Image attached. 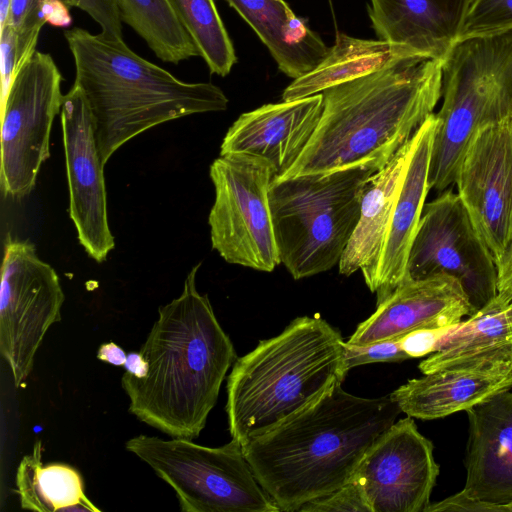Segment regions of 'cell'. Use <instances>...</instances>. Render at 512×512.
Listing matches in <instances>:
<instances>
[{
    "mask_svg": "<svg viewBox=\"0 0 512 512\" xmlns=\"http://www.w3.org/2000/svg\"><path fill=\"white\" fill-rule=\"evenodd\" d=\"M341 384L242 445L257 481L280 511H299L347 483L402 412L390 395L363 398Z\"/></svg>",
    "mask_w": 512,
    "mask_h": 512,
    "instance_id": "6da1fadb",
    "label": "cell"
},
{
    "mask_svg": "<svg viewBox=\"0 0 512 512\" xmlns=\"http://www.w3.org/2000/svg\"><path fill=\"white\" fill-rule=\"evenodd\" d=\"M198 263L179 297L159 307L139 352L149 363L143 378L125 372L129 412L171 437L194 439L204 429L228 369L236 360L229 336L206 294L196 287Z\"/></svg>",
    "mask_w": 512,
    "mask_h": 512,
    "instance_id": "7a4b0ae2",
    "label": "cell"
},
{
    "mask_svg": "<svg viewBox=\"0 0 512 512\" xmlns=\"http://www.w3.org/2000/svg\"><path fill=\"white\" fill-rule=\"evenodd\" d=\"M443 61L410 58L322 92L318 125L281 177L383 168L442 97Z\"/></svg>",
    "mask_w": 512,
    "mask_h": 512,
    "instance_id": "3957f363",
    "label": "cell"
},
{
    "mask_svg": "<svg viewBox=\"0 0 512 512\" xmlns=\"http://www.w3.org/2000/svg\"><path fill=\"white\" fill-rule=\"evenodd\" d=\"M64 37L75 81L89 105L102 163L124 143L159 124L224 111L229 100L210 82H184L131 50L123 39L75 27Z\"/></svg>",
    "mask_w": 512,
    "mask_h": 512,
    "instance_id": "277c9868",
    "label": "cell"
},
{
    "mask_svg": "<svg viewBox=\"0 0 512 512\" xmlns=\"http://www.w3.org/2000/svg\"><path fill=\"white\" fill-rule=\"evenodd\" d=\"M340 332L320 317H298L237 358L227 379L226 413L241 445L308 408L342 383Z\"/></svg>",
    "mask_w": 512,
    "mask_h": 512,
    "instance_id": "5b68a950",
    "label": "cell"
},
{
    "mask_svg": "<svg viewBox=\"0 0 512 512\" xmlns=\"http://www.w3.org/2000/svg\"><path fill=\"white\" fill-rule=\"evenodd\" d=\"M442 97L428 173L436 191L455 182L479 130L512 121V30L458 41L442 64Z\"/></svg>",
    "mask_w": 512,
    "mask_h": 512,
    "instance_id": "8992f818",
    "label": "cell"
},
{
    "mask_svg": "<svg viewBox=\"0 0 512 512\" xmlns=\"http://www.w3.org/2000/svg\"><path fill=\"white\" fill-rule=\"evenodd\" d=\"M375 172L353 167L273 179L269 201L275 240L280 261L295 280L339 264Z\"/></svg>",
    "mask_w": 512,
    "mask_h": 512,
    "instance_id": "52a82bcc",
    "label": "cell"
},
{
    "mask_svg": "<svg viewBox=\"0 0 512 512\" xmlns=\"http://www.w3.org/2000/svg\"><path fill=\"white\" fill-rule=\"evenodd\" d=\"M125 447L176 493L184 512H279L257 481L242 445L206 447L187 438L138 435Z\"/></svg>",
    "mask_w": 512,
    "mask_h": 512,
    "instance_id": "ba28073f",
    "label": "cell"
},
{
    "mask_svg": "<svg viewBox=\"0 0 512 512\" xmlns=\"http://www.w3.org/2000/svg\"><path fill=\"white\" fill-rule=\"evenodd\" d=\"M209 174L212 248L230 264L272 272L281 263L269 201L274 168L264 158L229 153L213 161Z\"/></svg>",
    "mask_w": 512,
    "mask_h": 512,
    "instance_id": "9c48e42d",
    "label": "cell"
},
{
    "mask_svg": "<svg viewBox=\"0 0 512 512\" xmlns=\"http://www.w3.org/2000/svg\"><path fill=\"white\" fill-rule=\"evenodd\" d=\"M61 81L52 56L37 50L13 76L1 105L0 183L7 198L28 196L50 156L51 127L64 99Z\"/></svg>",
    "mask_w": 512,
    "mask_h": 512,
    "instance_id": "30bf717a",
    "label": "cell"
},
{
    "mask_svg": "<svg viewBox=\"0 0 512 512\" xmlns=\"http://www.w3.org/2000/svg\"><path fill=\"white\" fill-rule=\"evenodd\" d=\"M65 296L56 271L33 244L8 237L0 283V352L14 386L22 387L50 326L61 319Z\"/></svg>",
    "mask_w": 512,
    "mask_h": 512,
    "instance_id": "8fae6325",
    "label": "cell"
},
{
    "mask_svg": "<svg viewBox=\"0 0 512 512\" xmlns=\"http://www.w3.org/2000/svg\"><path fill=\"white\" fill-rule=\"evenodd\" d=\"M456 279L475 312L498 295V269L461 198L443 191L425 204L412 243L405 279Z\"/></svg>",
    "mask_w": 512,
    "mask_h": 512,
    "instance_id": "7c38bea8",
    "label": "cell"
},
{
    "mask_svg": "<svg viewBox=\"0 0 512 512\" xmlns=\"http://www.w3.org/2000/svg\"><path fill=\"white\" fill-rule=\"evenodd\" d=\"M438 474L433 444L407 416L369 448L351 479L371 512H424Z\"/></svg>",
    "mask_w": 512,
    "mask_h": 512,
    "instance_id": "4fadbf2b",
    "label": "cell"
},
{
    "mask_svg": "<svg viewBox=\"0 0 512 512\" xmlns=\"http://www.w3.org/2000/svg\"><path fill=\"white\" fill-rule=\"evenodd\" d=\"M454 183L498 269L512 248V121L474 135Z\"/></svg>",
    "mask_w": 512,
    "mask_h": 512,
    "instance_id": "5bb4252c",
    "label": "cell"
},
{
    "mask_svg": "<svg viewBox=\"0 0 512 512\" xmlns=\"http://www.w3.org/2000/svg\"><path fill=\"white\" fill-rule=\"evenodd\" d=\"M61 125L69 189V214L80 244L97 262L114 249L107 197L93 120L82 89L73 84L64 95Z\"/></svg>",
    "mask_w": 512,
    "mask_h": 512,
    "instance_id": "9a60e30c",
    "label": "cell"
},
{
    "mask_svg": "<svg viewBox=\"0 0 512 512\" xmlns=\"http://www.w3.org/2000/svg\"><path fill=\"white\" fill-rule=\"evenodd\" d=\"M474 313L460 283L450 276L404 279L346 343L366 345L418 329L450 327Z\"/></svg>",
    "mask_w": 512,
    "mask_h": 512,
    "instance_id": "2e32d148",
    "label": "cell"
},
{
    "mask_svg": "<svg viewBox=\"0 0 512 512\" xmlns=\"http://www.w3.org/2000/svg\"><path fill=\"white\" fill-rule=\"evenodd\" d=\"M323 110L322 93L270 103L241 114L223 138L220 155L249 154L267 160L284 175L310 141Z\"/></svg>",
    "mask_w": 512,
    "mask_h": 512,
    "instance_id": "e0dca14e",
    "label": "cell"
},
{
    "mask_svg": "<svg viewBox=\"0 0 512 512\" xmlns=\"http://www.w3.org/2000/svg\"><path fill=\"white\" fill-rule=\"evenodd\" d=\"M466 412L467 477L460 493L507 512L512 503V392H499Z\"/></svg>",
    "mask_w": 512,
    "mask_h": 512,
    "instance_id": "ac0fdd59",
    "label": "cell"
},
{
    "mask_svg": "<svg viewBox=\"0 0 512 512\" xmlns=\"http://www.w3.org/2000/svg\"><path fill=\"white\" fill-rule=\"evenodd\" d=\"M436 125L432 113L414 133V146L387 229L372 289L377 304L405 279L407 261L428 194L431 147Z\"/></svg>",
    "mask_w": 512,
    "mask_h": 512,
    "instance_id": "d6986e66",
    "label": "cell"
},
{
    "mask_svg": "<svg viewBox=\"0 0 512 512\" xmlns=\"http://www.w3.org/2000/svg\"><path fill=\"white\" fill-rule=\"evenodd\" d=\"M470 0H370L379 39L405 45L425 59L444 61L459 41Z\"/></svg>",
    "mask_w": 512,
    "mask_h": 512,
    "instance_id": "ffe728a7",
    "label": "cell"
},
{
    "mask_svg": "<svg viewBox=\"0 0 512 512\" xmlns=\"http://www.w3.org/2000/svg\"><path fill=\"white\" fill-rule=\"evenodd\" d=\"M511 388L512 364L446 368L409 380L390 397L407 416L433 420L466 411Z\"/></svg>",
    "mask_w": 512,
    "mask_h": 512,
    "instance_id": "44dd1931",
    "label": "cell"
},
{
    "mask_svg": "<svg viewBox=\"0 0 512 512\" xmlns=\"http://www.w3.org/2000/svg\"><path fill=\"white\" fill-rule=\"evenodd\" d=\"M512 364V304L498 296L468 319L449 327L435 352L419 364L423 374L446 368Z\"/></svg>",
    "mask_w": 512,
    "mask_h": 512,
    "instance_id": "7402d4cb",
    "label": "cell"
},
{
    "mask_svg": "<svg viewBox=\"0 0 512 512\" xmlns=\"http://www.w3.org/2000/svg\"><path fill=\"white\" fill-rule=\"evenodd\" d=\"M414 135L369 179L355 231L338 264L339 273L361 271L372 289L393 207L414 146Z\"/></svg>",
    "mask_w": 512,
    "mask_h": 512,
    "instance_id": "603a6c76",
    "label": "cell"
},
{
    "mask_svg": "<svg viewBox=\"0 0 512 512\" xmlns=\"http://www.w3.org/2000/svg\"><path fill=\"white\" fill-rule=\"evenodd\" d=\"M292 80L312 70L329 47L284 0H226Z\"/></svg>",
    "mask_w": 512,
    "mask_h": 512,
    "instance_id": "cb8c5ba5",
    "label": "cell"
},
{
    "mask_svg": "<svg viewBox=\"0 0 512 512\" xmlns=\"http://www.w3.org/2000/svg\"><path fill=\"white\" fill-rule=\"evenodd\" d=\"M410 58L422 57L405 45L337 32L334 44L324 58L312 70L292 80L284 89L282 100L319 94Z\"/></svg>",
    "mask_w": 512,
    "mask_h": 512,
    "instance_id": "d4e9b609",
    "label": "cell"
},
{
    "mask_svg": "<svg viewBox=\"0 0 512 512\" xmlns=\"http://www.w3.org/2000/svg\"><path fill=\"white\" fill-rule=\"evenodd\" d=\"M42 451V442L38 440L17 468L16 487L21 508L38 512H101L85 494L80 472L64 463L44 465Z\"/></svg>",
    "mask_w": 512,
    "mask_h": 512,
    "instance_id": "484cf974",
    "label": "cell"
},
{
    "mask_svg": "<svg viewBox=\"0 0 512 512\" xmlns=\"http://www.w3.org/2000/svg\"><path fill=\"white\" fill-rule=\"evenodd\" d=\"M122 22L128 24L155 55L178 64L199 56L194 41L168 0H115Z\"/></svg>",
    "mask_w": 512,
    "mask_h": 512,
    "instance_id": "4316f807",
    "label": "cell"
},
{
    "mask_svg": "<svg viewBox=\"0 0 512 512\" xmlns=\"http://www.w3.org/2000/svg\"><path fill=\"white\" fill-rule=\"evenodd\" d=\"M211 73L226 76L237 61L213 0H168Z\"/></svg>",
    "mask_w": 512,
    "mask_h": 512,
    "instance_id": "83f0119b",
    "label": "cell"
},
{
    "mask_svg": "<svg viewBox=\"0 0 512 512\" xmlns=\"http://www.w3.org/2000/svg\"><path fill=\"white\" fill-rule=\"evenodd\" d=\"M44 2L45 0H10L5 24L10 25L16 34L14 75L36 51L40 31L46 24L41 17Z\"/></svg>",
    "mask_w": 512,
    "mask_h": 512,
    "instance_id": "f1b7e54d",
    "label": "cell"
},
{
    "mask_svg": "<svg viewBox=\"0 0 512 512\" xmlns=\"http://www.w3.org/2000/svg\"><path fill=\"white\" fill-rule=\"evenodd\" d=\"M512 30V0H470L460 40Z\"/></svg>",
    "mask_w": 512,
    "mask_h": 512,
    "instance_id": "f546056e",
    "label": "cell"
},
{
    "mask_svg": "<svg viewBox=\"0 0 512 512\" xmlns=\"http://www.w3.org/2000/svg\"><path fill=\"white\" fill-rule=\"evenodd\" d=\"M402 349L400 338H392L366 345H344L346 372L355 366L376 362H400L409 359Z\"/></svg>",
    "mask_w": 512,
    "mask_h": 512,
    "instance_id": "4dcf8cb0",
    "label": "cell"
},
{
    "mask_svg": "<svg viewBox=\"0 0 512 512\" xmlns=\"http://www.w3.org/2000/svg\"><path fill=\"white\" fill-rule=\"evenodd\" d=\"M301 512H371L360 487L350 480L332 493L302 506Z\"/></svg>",
    "mask_w": 512,
    "mask_h": 512,
    "instance_id": "1f68e13d",
    "label": "cell"
},
{
    "mask_svg": "<svg viewBox=\"0 0 512 512\" xmlns=\"http://www.w3.org/2000/svg\"><path fill=\"white\" fill-rule=\"evenodd\" d=\"M69 7H75L87 13L101 28L103 35L122 38V20L115 0H64Z\"/></svg>",
    "mask_w": 512,
    "mask_h": 512,
    "instance_id": "d6a6232c",
    "label": "cell"
},
{
    "mask_svg": "<svg viewBox=\"0 0 512 512\" xmlns=\"http://www.w3.org/2000/svg\"><path fill=\"white\" fill-rule=\"evenodd\" d=\"M16 34L5 24L0 28L1 105L10 89L15 71Z\"/></svg>",
    "mask_w": 512,
    "mask_h": 512,
    "instance_id": "836d02e7",
    "label": "cell"
},
{
    "mask_svg": "<svg viewBox=\"0 0 512 512\" xmlns=\"http://www.w3.org/2000/svg\"><path fill=\"white\" fill-rule=\"evenodd\" d=\"M448 329L449 327L414 330L400 338L401 347L410 358L432 354Z\"/></svg>",
    "mask_w": 512,
    "mask_h": 512,
    "instance_id": "e575fe53",
    "label": "cell"
},
{
    "mask_svg": "<svg viewBox=\"0 0 512 512\" xmlns=\"http://www.w3.org/2000/svg\"><path fill=\"white\" fill-rule=\"evenodd\" d=\"M501 512L500 508L485 502L476 501L458 492L440 502L429 504L424 512Z\"/></svg>",
    "mask_w": 512,
    "mask_h": 512,
    "instance_id": "d590c367",
    "label": "cell"
},
{
    "mask_svg": "<svg viewBox=\"0 0 512 512\" xmlns=\"http://www.w3.org/2000/svg\"><path fill=\"white\" fill-rule=\"evenodd\" d=\"M97 359L112 364L114 366H123L127 354L126 352L114 342H107L100 345L97 351Z\"/></svg>",
    "mask_w": 512,
    "mask_h": 512,
    "instance_id": "8d00e7d4",
    "label": "cell"
},
{
    "mask_svg": "<svg viewBox=\"0 0 512 512\" xmlns=\"http://www.w3.org/2000/svg\"><path fill=\"white\" fill-rule=\"evenodd\" d=\"M504 302L512 304V258L498 269V295Z\"/></svg>",
    "mask_w": 512,
    "mask_h": 512,
    "instance_id": "74e56055",
    "label": "cell"
},
{
    "mask_svg": "<svg viewBox=\"0 0 512 512\" xmlns=\"http://www.w3.org/2000/svg\"><path fill=\"white\" fill-rule=\"evenodd\" d=\"M124 369L130 375L136 378H143L149 371V363L141 355V353L132 351L127 354L126 361L123 365Z\"/></svg>",
    "mask_w": 512,
    "mask_h": 512,
    "instance_id": "f35d334b",
    "label": "cell"
},
{
    "mask_svg": "<svg viewBox=\"0 0 512 512\" xmlns=\"http://www.w3.org/2000/svg\"><path fill=\"white\" fill-rule=\"evenodd\" d=\"M10 0H0V28L4 26L9 12Z\"/></svg>",
    "mask_w": 512,
    "mask_h": 512,
    "instance_id": "ab89813d",
    "label": "cell"
},
{
    "mask_svg": "<svg viewBox=\"0 0 512 512\" xmlns=\"http://www.w3.org/2000/svg\"><path fill=\"white\" fill-rule=\"evenodd\" d=\"M510 258H512V248L510 250V252L508 253L507 257L505 258L504 262L498 267V269L507 261L509 260Z\"/></svg>",
    "mask_w": 512,
    "mask_h": 512,
    "instance_id": "60d3db41",
    "label": "cell"
},
{
    "mask_svg": "<svg viewBox=\"0 0 512 512\" xmlns=\"http://www.w3.org/2000/svg\"><path fill=\"white\" fill-rule=\"evenodd\" d=\"M507 512H512V503L507 505Z\"/></svg>",
    "mask_w": 512,
    "mask_h": 512,
    "instance_id": "b9f144b4",
    "label": "cell"
}]
</instances>
